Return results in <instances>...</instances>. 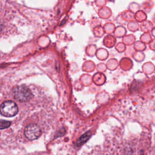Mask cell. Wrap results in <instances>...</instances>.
I'll use <instances>...</instances> for the list:
<instances>
[{"mask_svg": "<svg viewBox=\"0 0 155 155\" xmlns=\"http://www.w3.org/2000/svg\"><path fill=\"white\" fill-rule=\"evenodd\" d=\"M90 136H91V133H90V131L87 132L86 133L84 134L78 139V140L76 144H77L78 146L82 145L83 143H84L90 138Z\"/></svg>", "mask_w": 155, "mask_h": 155, "instance_id": "277c9868", "label": "cell"}, {"mask_svg": "<svg viewBox=\"0 0 155 155\" xmlns=\"http://www.w3.org/2000/svg\"><path fill=\"white\" fill-rule=\"evenodd\" d=\"M41 134L40 128L36 124H30L27 125L24 130L25 137L29 140H35L38 139Z\"/></svg>", "mask_w": 155, "mask_h": 155, "instance_id": "3957f363", "label": "cell"}, {"mask_svg": "<svg viewBox=\"0 0 155 155\" xmlns=\"http://www.w3.org/2000/svg\"><path fill=\"white\" fill-rule=\"evenodd\" d=\"M11 125V122L5 120H0V129H4Z\"/></svg>", "mask_w": 155, "mask_h": 155, "instance_id": "5b68a950", "label": "cell"}, {"mask_svg": "<svg viewBox=\"0 0 155 155\" xmlns=\"http://www.w3.org/2000/svg\"><path fill=\"white\" fill-rule=\"evenodd\" d=\"M14 98L19 102H27L31 97L30 90L25 85H18L13 90Z\"/></svg>", "mask_w": 155, "mask_h": 155, "instance_id": "6da1fadb", "label": "cell"}, {"mask_svg": "<svg viewBox=\"0 0 155 155\" xmlns=\"http://www.w3.org/2000/svg\"><path fill=\"white\" fill-rule=\"evenodd\" d=\"M2 27H3V25H2V22L0 21V32L2 31Z\"/></svg>", "mask_w": 155, "mask_h": 155, "instance_id": "8992f818", "label": "cell"}, {"mask_svg": "<svg viewBox=\"0 0 155 155\" xmlns=\"http://www.w3.org/2000/svg\"><path fill=\"white\" fill-rule=\"evenodd\" d=\"M18 111V108L16 103L12 101L4 102L0 106V113L6 117H12L15 116Z\"/></svg>", "mask_w": 155, "mask_h": 155, "instance_id": "7a4b0ae2", "label": "cell"}]
</instances>
